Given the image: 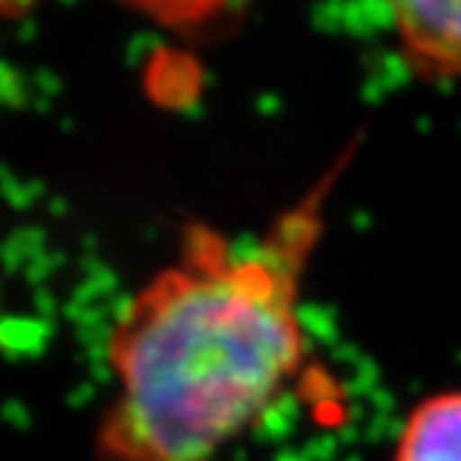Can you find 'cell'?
Wrapping results in <instances>:
<instances>
[{"mask_svg":"<svg viewBox=\"0 0 461 461\" xmlns=\"http://www.w3.org/2000/svg\"><path fill=\"white\" fill-rule=\"evenodd\" d=\"M348 164L350 150L248 245L192 225L178 261L114 306L109 461H220L276 409L306 361V273Z\"/></svg>","mask_w":461,"mask_h":461,"instance_id":"1","label":"cell"},{"mask_svg":"<svg viewBox=\"0 0 461 461\" xmlns=\"http://www.w3.org/2000/svg\"><path fill=\"white\" fill-rule=\"evenodd\" d=\"M0 104H9V106H23L25 104L23 78L4 61H0Z\"/></svg>","mask_w":461,"mask_h":461,"instance_id":"6","label":"cell"},{"mask_svg":"<svg viewBox=\"0 0 461 461\" xmlns=\"http://www.w3.org/2000/svg\"><path fill=\"white\" fill-rule=\"evenodd\" d=\"M34 309L40 312V317H42V320L53 314V309H56V301H53V294H50V289L40 286V289L34 292Z\"/></svg>","mask_w":461,"mask_h":461,"instance_id":"9","label":"cell"},{"mask_svg":"<svg viewBox=\"0 0 461 461\" xmlns=\"http://www.w3.org/2000/svg\"><path fill=\"white\" fill-rule=\"evenodd\" d=\"M53 270H56V267H53V256H50V253H40V256H34V258L28 261L25 278L40 289V286H42V281H45Z\"/></svg>","mask_w":461,"mask_h":461,"instance_id":"7","label":"cell"},{"mask_svg":"<svg viewBox=\"0 0 461 461\" xmlns=\"http://www.w3.org/2000/svg\"><path fill=\"white\" fill-rule=\"evenodd\" d=\"M50 325L42 317L0 320V353L9 358H37L48 350Z\"/></svg>","mask_w":461,"mask_h":461,"instance_id":"4","label":"cell"},{"mask_svg":"<svg viewBox=\"0 0 461 461\" xmlns=\"http://www.w3.org/2000/svg\"><path fill=\"white\" fill-rule=\"evenodd\" d=\"M0 414H4V420L14 428H28L31 425V411L20 403V401H6L4 409H0Z\"/></svg>","mask_w":461,"mask_h":461,"instance_id":"8","label":"cell"},{"mask_svg":"<svg viewBox=\"0 0 461 461\" xmlns=\"http://www.w3.org/2000/svg\"><path fill=\"white\" fill-rule=\"evenodd\" d=\"M56 86H59V81H56V76H53L50 70H40V73L34 76V89H40L45 97H50V95L56 92Z\"/></svg>","mask_w":461,"mask_h":461,"instance_id":"10","label":"cell"},{"mask_svg":"<svg viewBox=\"0 0 461 461\" xmlns=\"http://www.w3.org/2000/svg\"><path fill=\"white\" fill-rule=\"evenodd\" d=\"M0 194H4L14 209H28L40 201L42 184L40 181H17L9 170L4 173V167H0Z\"/></svg>","mask_w":461,"mask_h":461,"instance_id":"5","label":"cell"},{"mask_svg":"<svg viewBox=\"0 0 461 461\" xmlns=\"http://www.w3.org/2000/svg\"><path fill=\"white\" fill-rule=\"evenodd\" d=\"M392 461H461V389L434 392L411 406Z\"/></svg>","mask_w":461,"mask_h":461,"instance_id":"3","label":"cell"},{"mask_svg":"<svg viewBox=\"0 0 461 461\" xmlns=\"http://www.w3.org/2000/svg\"><path fill=\"white\" fill-rule=\"evenodd\" d=\"M389 25L417 76L461 81V4H394Z\"/></svg>","mask_w":461,"mask_h":461,"instance_id":"2","label":"cell"}]
</instances>
